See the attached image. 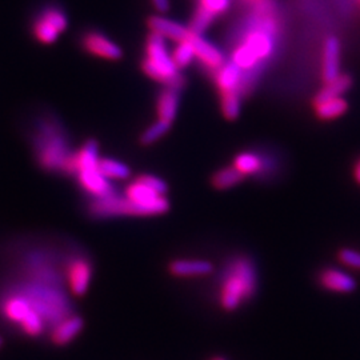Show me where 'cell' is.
<instances>
[{"instance_id":"1","label":"cell","mask_w":360,"mask_h":360,"mask_svg":"<svg viewBox=\"0 0 360 360\" xmlns=\"http://www.w3.org/2000/svg\"><path fill=\"white\" fill-rule=\"evenodd\" d=\"M32 147L39 166L51 173H75V152L55 116H42L34 129Z\"/></svg>"},{"instance_id":"2","label":"cell","mask_w":360,"mask_h":360,"mask_svg":"<svg viewBox=\"0 0 360 360\" xmlns=\"http://www.w3.org/2000/svg\"><path fill=\"white\" fill-rule=\"evenodd\" d=\"M257 289V274L248 258L232 260L222 280L220 303L227 311L236 310L242 303L252 298Z\"/></svg>"},{"instance_id":"3","label":"cell","mask_w":360,"mask_h":360,"mask_svg":"<svg viewBox=\"0 0 360 360\" xmlns=\"http://www.w3.org/2000/svg\"><path fill=\"white\" fill-rule=\"evenodd\" d=\"M142 69L147 76L158 80L166 87L180 89L186 85V79L167 52L164 38L155 32H151L147 39Z\"/></svg>"},{"instance_id":"4","label":"cell","mask_w":360,"mask_h":360,"mask_svg":"<svg viewBox=\"0 0 360 360\" xmlns=\"http://www.w3.org/2000/svg\"><path fill=\"white\" fill-rule=\"evenodd\" d=\"M126 198L135 203L144 216L164 214L170 208V203L164 195H159L154 189L147 187L139 180H135L126 188Z\"/></svg>"},{"instance_id":"5","label":"cell","mask_w":360,"mask_h":360,"mask_svg":"<svg viewBox=\"0 0 360 360\" xmlns=\"http://www.w3.org/2000/svg\"><path fill=\"white\" fill-rule=\"evenodd\" d=\"M88 213L94 217H113V216H144L142 210L131 202L130 199L111 195L106 198H95L88 206Z\"/></svg>"},{"instance_id":"6","label":"cell","mask_w":360,"mask_h":360,"mask_svg":"<svg viewBox=\"0 0 360 360\" xmlns=\"http://www.w3.org/2000/svg\"><path fill=\"white\" fill-rule=\"evenodd\" d=\"M66 278L73 295H85L92 278L91 261L86 257H73L66 267Z\"/></svg>"},{"instance_id":"7","label":"cell","mask_w":360,"mask_h":360,"mask_svg":"<svg viewBox=\"0 0 360 360\" xmlns=\"http://www.w3.org/2000/svg\"><path fill=\"white\" fill-rule=\"evenodd\" d=\"M76 176L82 188L88 194L94 195L95 198H106L115 195V188L110 183V179H107L99 171L98 167L79 171L76 173Z\"/></svg>"},{"instance_id":"8","label":"cell","mask_w":360,"mask_h":360,"mask_svg":"<svg viewBox=\"0 0 360 360\" xmlns=\"http://www.w3.org/2000/svg\"><path fill=\"white\" fill-rule=\"evenodd\" d=\"M83 47L92 55L108 59V60H119L123 57L122 48L110 41L107 36L101 35V32L91 31L83 35Z\"/></svg>"},{"instance_id":"9","label":"cell","mask_w":360,"mask_h":360,"mask_svg":"<svg viewBox=\"0 0 360 360\" xmlns=\"http://www.w3.org/2000/svg\"><path fill=\"white\" fill-rule=\"evenodd\" d=\"M188 41L194 48L195 58L199 59L207 69L217 71L226 63V59L223 57L222 51L214 44L206 41L202 35L192 34Z\"/></svg>"},{"instance_id":"10","label":"cell","mask_w":360,"mask_h":360,"mask_svg":"<svg viewBox=\"0 0 360 360\" xmlns=\"http://www.w3.org/2000/svg\"><path fill=\"white\" fill-rule=\"evenodd\" d=\"M340 76V42L336 36L326 39L323 48V79L326 83Z\"/></svg>"},{"instance_id":"11","label":"cell","mask_w":360,"mask_h":360,"mask_svg":"<svg viewBox=\"0 0 360 360\" xmlns=\"http://www.w3.org/2000/svg\"><path fill=\"white\" fill-rule=\"evenodd\" d=\"M215 82L222 92L235 91L240 95L243 91V70L238 67L233 62L224 63L215 71Z\"/></svg>"},{"instance_id":"12","label":"cell","mask_w":360,"mask_h":360,"mask_svg":"<svg viewBox=\"0 0 360 360\" xmlns=\"http://www.w3.org/2000/svg\"><path fill=\"white\" fill-rule=\"evenodd\" d=\"M147 24L152 32L161 35L163 38H170L178 43L188 41L189 36L192 35V32L188 29V27H185L179 23H175L173 20H168V19H164L160 16H151L148 19Z\"/></svg>"},{"instance_id":"13","label":"cell","mask_w":360,"mask_h":360,"mask_svg":"<svg viewBox=\"0 0 360 360\" xmlns=\"http://www.w3.org/2000/svg\"><path fill=\"white\" fill-rule=\"evenodd\" d=\"M83 326H85V323L80 317L70 315V317H64L63 320H60L54 326L52 332H51V340L58 346L69 345L80 333Z\"/></svg>"},{"instance_id":"14","label":"cell","mask_w":360,"mask_h":360,"mask_svg":"<svg viewBox=\"0 0 360 360\" xmlns=\"http://www.w3.org/2000/svg\"><path fill=\"white\" fill-rule=\"evenodd\" d=\"M242 45L250 50L255 58L261 60L273 54L274 41L270 29H257L245 36V43H242Z\"/></svg>"},{"instance_id":"15","label":"cell","mask_w":360,"mask_h":360,"mask_svg":"<svg viewBox=\"0 0 360 360\" xmlns=\"http://www.w3.org/2000/svg\"><path fill=\"white\" fill-rule=\"evenodd\" d=\"M1 311L7 319L20 324L27 317L29 312L34 311V308L29 304V299L19 291L3 301Z\"/></svg>"},{"instance_id":"16","label":"cell","mask_w":360,"mask_h":360,"mask_svg":"<svg viewBox=\"0 0 360 360\" xmlns=\"http://www.w3.org/2000/svg\"><path fill=\"white\" fill-rule=\"evenodd\" d=\"M214 270L213 263L207 260L176 259L170 263V273L175 276H203Z\"/></svg>"},{"instance_id":"17","label":"cell","mask_w":360,"mask_h":360,"mask_svg":"<svg viewBox=\"0 0 360 360\" xmlns=\"http://www.w3.org/2000/svg\"><path fill=\"white\" fill-rule=\"evenodd\" d=\"M320 283L331 291L336 292H352L357 288V282L351 275L340 270L329 268L320 274Z\"/></svg>"},{"instance_id":"18","label":"cell","mask_w":360,"mask_h":360,"mask_svg":"<svg viewBox=\"0 0 360 360\" xmlns=\"http://www.w3.org/2000/svg\"><path fill=\"white\" fill-rule=\"evenodd\" d=\"M178 107H179V89L166 87L159 94L158 101H157V113H158L159 119L173 123V119L178 114Z\"/></svg>"},{"instance_id":"19","label":"cell","mask_w":360,"mask_h":360,"mask_svg":"<svg viewBox=\"0 0 360 360\" xmlns=\"http://www.w3.org/2000/svg\"><path fill=\"white\" fill-rule=\"evenodd\" d=\"M99 145L98 142L94 139L87 141L85 145L75 152V173L83 170H89V168H95L98 167L99 163Z\"/></svg>"},{"instance_id":"20","label":"cell","mask_w":360,"mask_h":360,"mask_svg":"<svg viewBox=\"0 0 360 360\" xmlns=\"http://www.w3.org/2000/svg\"><path fill=\"white\" fill-rule=\"evenodd\" d=\"M351 87V78L348 75H340L338 79H335L333 82L327 83V86L324 87L322 91L317 92L314 104L317 106L323 101L335 99V98H340L345 92L348 91V88Z\"/></svg>"},{"instance_id":"21","label":"cell","mask_w":360,"mask_h":360,"mask_svg":"<svg viewBox=\"0 0 360 360\" xmlns=\"http://www.w3.org/2000/svg\"><path fill=\"white\" fill-rule=\"evenodd\" d=\"M98 168L107 179L124 180V179H129L131 175L130 168L126 164L114 160V159H99Z\"/></svg>"},{"instance_id":"22","label":"cell","mask_w":360,"mask_h":360,"mask_svg":"<svg viewBox=\"0 0 360 360\" xmlns=\"http://www.w3.org/2000/svg\"><path fill=\"white\" fill-rule=\"evenodd\" d=\"M245 179V175L235 167H226L219 170L213 176V186L217 189H227L239 185Z\"/></svg>"},{"instance_id":"23","label":"cell","mask_w":360,"mask_h":360,"mask_svg":"<svg viewBox=\"0 0 360 360\" xmlns=\"http://www.w3.org/2000/svg\"><path fill=\"white\" fill-rule=\"evenodd\" d=\"M233 167L238 168L243 175H254V173H260L263 171L264 163L263 159L259 155L252 154V152H243L239 154L235 158Z\"/></svg>"},{"instance_id":"24","label":"cell","mask_w":360,"mask_h":360,"mask_svg":"<svg viewBox=\"0 0 360 360\" xmlns=\"http://www.w3.org/2000/svg\"><path fill=\"white\" fill-rule=\"evenodd\" d=\"M315 108H317V116L320 119L331 120V119H336V117L343 115L348 108V104L343 98H335V99H330V101L317 104L315 106Z\"/></svg>"},{"instance_id":"25","label":"cell","mask_w":360,"mask_h":360,"mask_svg":"<svg viewBox=\"0 0 360 360\" xmlns=\"http://www.w3.org/2000/svg\"><path fill=\"white\" fill-rule=\"evenodd\" d=\"M220 103H222V111L223 115L227 119L233 120L238 116L240 115V107H242V101H240V95L235 91L231 92H222L220 95Z\"/></svg>"},{"instance_id":"26","label":"cell","mask_w":360,"mask_h":360,"mask_svg":"<svg viewBox=\"0 0 360 360\" xmlns=\"http://www.w3.org/2000/svg\"><path fill=\"white\" fill-rule=\"evenodd\" d=\"M171 129V123L160 120L155 122L154 124H151L147 130L144 131L141 135V143L143 145H150V144L158 142L161 136H164Z\"/></svg>"},{"instance_id":"27","label":"cell","mask_w":360,"mask_h":360,"mask_svg":"<svg viewBox=\"0 0 360 360\" xmlns=\"http://www.w3.org/2000/svg\"><path fill=\"white\" fill-rule=\"evenodd\" d=\"M34 34L42 43L51 44L58 39L60 32L42 17H38L34 23Z\"/></svg>"},{"instance_id":"28","label":"cell","mask_w":360,"mask_h":360,"mask_svg":"<svg viewBox=\"0 0 360 360\" xmlns=\"http://www.w3.org/2000/svg\"><path fill=\"white\" fill-rule=\"evenodd\" d=\"M214 15L208 13L207 10H204L201 6H198L194 17L188 26V29L194 34V35H202L206 29H208V26L213 23L214 20Z\"/></svg>"},{"instance_id":"29","label":"cell","mask_w":360,"mask_h":360,"mask_svg":"<svg viewBox=\"0 0 360 360\" xmlns=\"http://www.w3.org/2000/svg\"><path fill=\"white\" fill-rule=\"evenodd\" d=\"M39 17L44 19L45 22H48L51 26H54L55 29H58L59 32H63L64 29H67L69 20L66 14L54 6H50L47 8H44L43 11L39 15Z\"/></svg>"},{"instance_id":"30","label":"cell","mask_w":360,"mask_h":360,"mask_svg":"<svg viewBox=\"0 0 360 360\" xmlns=\"http://www.w3.org/2000/svg\"><path fill=\"white\" fill-rule=\"evenodd\" d=\"M171 58H173L175 66L179 70L187 67L188 64L192 62V59L195 58V52H194V48L189 43V41L178 43V47L175 48Z\"/></svg>"},{"instance_id":"31","label":"cell","mask_w":360,"mask_h":360,"mask_svg":"<svg viewBox=\"0 0 360 360\" xmlns=\"http://www.w3.org/2000/svg\"><path fill=\"white\" fill-rule=\"evenodd\" d=\"M136 180H139L141 183L145 185L147 187L154 189L155 192H158L159 195H166V192L168 191V186L166 185L164 180H161L158 176H154V175H141Z\"/></svg>"},{"instance_id":"32","label":"cell","mask_w":360,"mask_h":360,"mask_svg":"<svg viewBox=\"0 0 360 360\" xmlns=\"http://www.w3.org/2000/svg\"><path fill=\"white\" fill-rule=\"evenodd\" d=\"M199 6L216 16L230 7V0H199Z\"/></svg>"},{"instance_id":"33","label":"cell","mask_w":360,"mask_h":360,"mask_svg":"<svg viewBox=\"0 0 360 360\" xmlns=\"http://www.w3.org/2000/svg\"><path fill=\"white\" fill-rule=\"evenodd\" d=\"M339 259L342 260L346 266L360 268V252L355 250H350V248L342 250L339 252Z\"/></svg>"},{"instance_id":"34","label":"cell","mask_w":360,"mask_h":360,"mask_svg":"<svg viewBox=\"0 0 360 360\" xmlns=\"http://www.w3.org/2000/svg\"><path fill=\"white\" fill-rule=\"evenodd\" d=\"M152 3L160 13H166L170 8V0H152Z\"/></svg>"},{"instance_id":"35","label":"cell","mask_w":360,"mask_h":360,"mask_svg":"<svg viewBox=\"0 0 360 360\" xmlns=\"http://www.w3.org/2000/svg\"><path fill=\"white\" fill-rule=\"evenodd\" d=\"M355 178H357V180L360 183V160L358 161L357 167H355Z\"/></svg>"},{"instance_id":"36","label":"cell","mask_w":360,"mask_h":360,"mask_svg":"<svg viewBox=\"0 0 360 360\" xmlns=\"http://www.w3.org/2000/svg\"><path fill=\"white\" fill-rule=\"evenodd\" d=\"M213 360H224L223 358H214Z\"/></svg>"},{"instance_id":"37","label":"cell","mask_w":360,"mask_h":360,"mask_svg":"<svg viewBox=\"0 0 360 360\" xmlns=\"http://www.w3.org/2000/svg\"><path fill=\"white\" fill-rule=\"evenodd\" d=\"M0 346H1V338H0Z\"/></svg>"}]
</instances>
